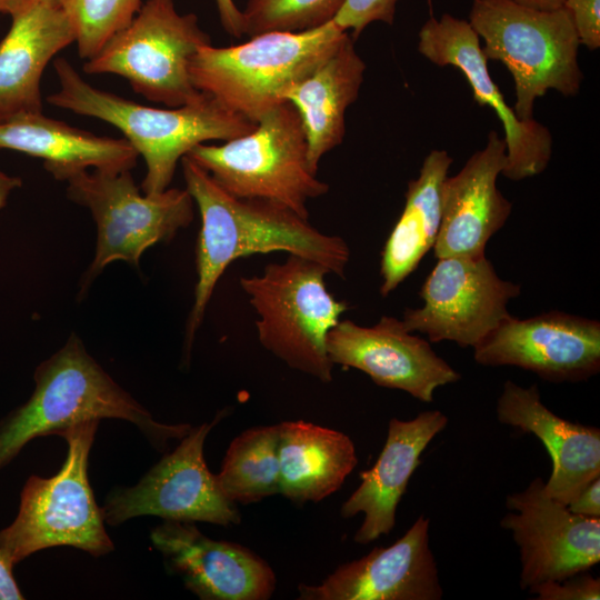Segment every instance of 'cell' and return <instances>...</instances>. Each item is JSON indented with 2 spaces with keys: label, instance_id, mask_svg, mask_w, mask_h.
I'll return each instance as SVG.
<instances>
[{
  "label": "cell",
  "instance_id": "obj_36",
  "mask_svg": "<svg viewBox=\"0 0 600 600\" xmlns=\"http://www.w3.org/2000/svg\"><path fill=\"white\" fill-rule=\"evenodd\" d=\"M22 186V180L0 170V210L7 206L11 193Z\"/></svg>",
  "mask_w": 600,
  "mask_h": 600
},
{
  "label": "cell",
  "instance_id": "obj_39",
  "mask_svg": "<svg viewBox=\"0 0 600 600\" xmlns=\"http://www.w3.org/2000/svg\"><path fill=\"white\" fill-rule=\"evenodd\" d=\"M38 2L53 6V7H62L66 0H36Z\"/></svg>",
  "mask_w": 600,
  "mask_h": 600
},
{
  "label": "cell",
  "instance_id": "obj_30",
  "mask_svg": "<svg viewBox=\"0 0 600 600\" xmlns=\"http://www.w3.org/2000/svg\"><path fill=\"white\" fill-rule=\"evenodd\" d=\"M398 0H344L333 22L356 40L373 22L392 24Z\"/></svg>",
  "mask_w": 600,
  "mask_h": 600
},
{
  "label": "cell",
  "instance_id": "obj_20",
  "mask_svg": "<svg viewBox=\"0 0 600 600\" xmlns=\"http://www.w3.org/2000/svg\"><path fill=\"white\" fill-rule=\"evenodd\" d=\"M496 412L502 424L532 433L544 444L552 462L543 484L549 497L568 504L586 484L600 477V429L553 413L541 401L537 384L524 388L507 380Z\"/></svg>",
  "mask_w": 600,
  "mask_h": 600
},
{
  "label": "cell",
  "instance_id": "obj_31",
  "mask_svg": "<svg viewBox=\"0 0 600 600\" xmlns=\"http://www.w3.org/2000/svg\"><path fill=\"white\" fill-rule=\"evenodd\" d=\"M529 591L539 600H599L600 579L584 571L561 581L542 583Z\"/></svg>",
  "mask_w": 600,
  "mask_h": 600
},
{
  "label": "cell",
  "instance_id": "obj_21",
  "mask_svg": "<svg viewBox=\"0 0 600 600\" xmlns=\"http://www.w3.org/2000/svg\"><path fill=\"white\" fill-rule=\"evenodd\" d=\"M447 423L448 418L439 410L423 411L411 420L389 421L387 439L376 463L360 472L359 487L341 507L342 518L364 514L354 542L370 543L393 529L398 504L422 452Z\"/></svg>",
  "mask_w": 600,
  "mask_h": 600
},
{
  "label": "cell",
  "instance_id": "obj_35",
  "mask_svg": "<svg viewBox=\"0 0 600 600\" xmlns=\"http://www.w3.org/2000/svg\"><path fill=\"white\" fill-rule=\"evenodd\" d=\"M12 570L13 566L0 552V600H21L24 598Z\"/></svg>",
  "mask_w": 600,
  "mask_h": 600
},
{
  "label": "cell",
  "instance_id": "obj_11",
  "mask_svg": "<svg viewBox=\"0 0 600 600\" xmlns=\"http://www.w3.org/2000/svg\"><path fill=\"white\" fill-rule=\"evenodd\" d=\"M217 420L192 427L136 486L111 490L101 508L104 521L118 526L136 517L156 516L222 527L239 524L236 503L223 494L203 457L206 438Z\"/></svg>",
  "mask_w": 600,
  "mask_h": 600
},
{
  "label": "cell",
  "instance_id": "obj_3",
  "mask_svg": "<svg viewBox=\"0 0 600 600\" xmlns=\"http://www.w3.org/2000/svg\"><path fill=\"white\" fill-rule=\"evenodd\" d=\"M53 68L60 88L47 98L48 102L97 118L121 131L144 160L146 174L141 183L144 194L167 190L178 162L196 146L210 140L228 141L256 126L206 93L180 107L154 108L92 87L63 58H57Z\"/></svg>",
  "mask_w": 600,
  "mask_h": 600
},
{
  "label": "cell",
  "instance_id": "obj_38",
  "mask_svg": "<svg viewBox=\"0 0 600 600\" xmlns=\"http://www.w3.org/2000/svg\"><path fill=\"white\" fill-rule=\"evenodd\" d=\"M34 0H0V13L13 16Z\"/></svg>",
  "mask_w": 600,
  "mask_h": 600
},
{
  "label": "cell",
  "instance_id": "obj_32",
  "mask_svg": "<svg viewBox=\"0 0 600 600\" xmlns=\"http://www.w3.org/2000/svg\"><path fill=\"white\" fill-rule=\"evenodd\" d=\"M580 44L590 50L600 47V0H564Z\"/></svg>",
  "mask_w": 600,
  "mask_h": 600
},
{
  "label": "cell",
  "instance_id": "obj_25",
  "mask_svg": "<svg viewBox=\"0 0 600 600\" xmlns=\"http://www.w3.org/2000/svg\"><path fill=\"white\" fill-rule=\"evenodd\" d=\"M278 426L280 493L303 503L319 502L338 491L358 463L352 440L302 420Z\"/></svg>",
  "mask_w": 600,
  "mask_h": 600
},
{
  "label": "cell",
  "instance_id": "obj_19",
  "mask_svg": "<svg viewBox=\"0 0 600 600\" xmlns=\"http://www.w3.org/2000/svg\"><path fill=\"white\" fill-rule=\"evenodd\" d=\"M507 163L506 142L494 130L441 191V223L433 246L437 259L486 256L488 241L508 221L512 203L497 187Z\"/></svg>",
  "mask_w": 600,
  "mask_h": 600
},
{
  "label": "cell",
  "instance_id": "obj_16",
  "mask_svg": "<svg viewBox=\"0 0 600 600\" xmlns=\"http://www.w3.org/2000/svg\"><path fill=\"white\" fill-rule=\"evenodd\" d=\"M333 364L358 369L384 388L402 390L422 402L461 376L439 357L429 341L412 334L403 321L383 316L370 327L339 321L327 336Z\"/></svg>",
  "mask_w": 600,
  "mask_h": 600
},
{
  "label": "cell",
  "instance_id": "obj_26",
  "mask_svg": "<svg viewBox=\"0 0 600 600\" xmlns=\"http://www.w3.org/2000/svg\"><path fill=\"white\" fill-rule=\"evenodd\" d=\"M452 161L446 150H431L418 178L408 182L404 208L381 252L382 297L393 292L433 248L441 223L442 186Z\"/></svg>",
  "mask_w": 600,
  "mask_h": 600
},
{
  "label": "cell",
  "instance_id": "obj_23",
  "mask_svg": "<svg viewBox=\"0 0 600 600\" xmlns=\"http://www.w3.org/2000/svg\"><path fill=\"white\" fill-rule=\"evenodd\" d=\"M354 41L348 33L333 52L282 94L301 120L309 166L316 173L321 158L343 141L347 110L364 79L366 63Z\"/></svg>",
  "mask_w": 600,
  "mask_h": 600
},
{
  "label": "cell",
  "instance_id": "obj_7",
  "mask_svg": "<svg viewBox=\"0 0 600 600\" xmlns=\"http://www.w3.org/2000/svg\"><path fill=\"white\" fill-rule=\"evenodd\" d=\"M187 156L229 194L278 203L304 219L308 200L329 191L309 166L301 120L287 101L267 111L248 133L218 146L198 144Z\"/></svg>",
  "mask_w": 600,
  "mask_h": 600
},
{
  "label": "cell",
  "instance_id": "obj_24",
  "mask_svg": "<svg viewBox=\"0 0 600 600\" xmlns=\"http://www.w3.org/2000/svg\"><path fill=\"white\" fill-rule=\"evenodd\" d=\"M0 149L42 159L46 170L60 181L89 168L110 172L131 170L139 157L124 138L96 136L42 112L0 123Z\"/></svg>",
  "mask_w": 600,
  "mask_h": 600
},
{
  "label": "cell",
  "instance_id": "obj_27",
  "mask_svg": "<svg viewBox=\"0 0 600 600\" xmlns=\"http://www.w3.org/2000/svg\"><path fill=\"white\" fill-rule=\"evenodd\" d=\"M279 426L250 428L230 443L216 474L232 502L252 503L280 493Z\"/></svg>",
  "mask_w": 600,
  "mask_h": 600
},
{
  "label": "cell",
  "instance_id": "obj_17",
  "mask_svg": "<svg viewBox=\"0 0 600 600\" xmlns=\"http://www.w3.org/2000/svg\"><path fill=\"white\" fill-rule=\"evenodd\" d=\"M150 539L167 567L202 600H267L274 592L276 574L262 558L208 538L193 522L164 520Z\"/></svg>",
  "mask_w": 600,
  "mask_h": 600
},
{
  "label": "cell",
  "instance_id": "obj_1",
  "mask_svg": "<svg viewBox=\"0 0 600 600\" xmlns=\"http://www.w3.org/2000/svg\"><path fill=\"white\" fill-rule=\"evenodd\" d=\"M180 162L186 189L201 217L196 248L198 281L186 328V357L218 280L236 259L286 251L344 278L350 249L341 237L319 231L309 219L281 204L229 194L188 156Z\"/></svg>",
  "mask_w": 600,
  "mask_h": 600
},
{
  "label": "cell",
  "instance_id": "obj_5",
  "mask_svg": "<svg viewBox=\"0 0 600 600\" xmlns=\"http://www.w3.org/2000/svg\"><path fill=\"white\" fill-rule=\"evenodd\" d=\"M468 22L483 40L486 58L502 62L511 73L518 119H533L534 102L548 90L579 93L581 44L563 7L547 11L512 0H471Z\"/></svg>",
  "mask_w": 600,
  "mask_h": 600
},
{
  "label": "cell",
  "instance_id": "obj_28",
  "mask_svg": "<svg viewBox=\"0 0 600 600\" xmlns=\"http://www.w3.org/2000/svg\"><path fill=\"white\" fill-rule=\"evenodd\" d=\"M141 4V0H66L62 8L73 26L79 56L87 61L98 54Z\"/></svg>",
  "mask_w": 600,
  "mask_h": 600
},
{
  "label": "cell",
  "instance_id": "obj_15",
  "mask_svg": "<svg viewBox=\"0 0 600 600\" xmlns=\"http://www.w3.org/2000/svg\"><path fill=\"white\" fill-rule=\"evenodd\" d=\"M418 51L438 67L459 69L480 106L490 107L502 123L507 163L501 174L520 181L544 171L552 156L550 130L534 119L520 120L503 99L488 70L480 39L468 20L450 13L430 17L418 34Z\"/></svg>",
  "mask_w": 600,
  "mask_h": 600
},
{
  "label": "cell",
  "instance_id": "obj_10",
  "mask_svg": "<svg viewBox=\"0 0 600 600\" xmlns=\"http://www.w3.org/2000/svg\"><path fill=\"white\" fill-rule=\"evenodd\" d=\"M211 39L194 13H180L173 0H147L131 22L83 64L91 74L124 78L132 89L167 107L202 96L190 77V62Z\"/></svg>",
  "mask_w": 600,
  "mask_h": 600
},
{
  "label": "cell",
  "instance_id": "obj_22",
  "mask_svg": "<svg viewBox=\"0 0 600 600\" xmlns=\"http://www.w3.org/2000/svg\"><path fill=\"white\" fill-rule=\"evenodd\" d=\"M11 19L0 42V123L42 112L43 71L58 52L76 41L62 7L34 0Z\"/></svg>",
  "mask_w": 600,
  "mask_h": 600
},
{
  "label": "cell",
  "instance_id": "obj_34",
  "mask_svg": "<svg viewBox=\"0 0 600 600\" xmlns=\"http://www.w3.org/2000/svg\"><path fill=\"white\" fill-rule=\"evenodd\" d=\"M220 23L224 31L232 37L240 38L243 33L242 11L233 0H214Z\"/></svg>",
  "mask_w": 600,
  "mask_h": 600
},
{
  "label": "cell",
  "instance_id": "obj_8",
  "mask_svg": "<svg viewBox=\"0 0 600 600\" xmlns=\"http://www.w3.org/2000/svg\"><path fill=\"white\" fill-rule=\"evenodd\" d=\"M323 266L289 254L240 284L254 309L260 343L289 367L322 382L332 380L327 336L348 310L327 289Z\"/></svg>",
  "mask_w": 600,
  "mask_h": 600
},
{
  "label": "cell",
  "instance_id": "obj_29",
  "mask_svg": "<svg viewBox=\"0 0 600 600\" xmlns=\"http://www.w3.org/2000/svg\"><path fill=\"white\" fill-rule=\"evenodd\" d=\"M344 0H247L243 33L302 31L332 21Z\"/></svg>",
  "mask_w": 600,
  "mask_h": 600
},
{
  "label": "cell",
  "instance_id": "obj_14",
  "mask_svg": "<svg viewBox=\"0 0 600 600\" xmlns=\"http://www.w3.org/2000/svg\"><path fill=\"white\" fill-rule=\"evenodd\" d=\"M477 363L512 366L550 382L586 381L600 371V322L551 310L506 318L473 348Z\"/></svg>",
  "mask_w": 600,
  "mask_h": 600
},
{
  "label": "cell",
  "instance_id": "obj_18",
  "mask_svg": "<svg viewBox=\"0 0 600 600\" xmlns=\"http://www.w3.org/2000/svg\"><path fill=\"white\" fill-rule=\"evenodd\" d=\"M429 518L420 516L393 544L338 567L320 584H299L300 600H439Z\"/></svg>",
  "mask_w": 600,
  "mask_h": 600
},
{
  "label": "cell",
  "instance_id": "obj_13",
  "mask_svg": "<svg viewBox=\"0 0 600 600\" xmlns=\"http://www.w3.org/2000/svg\"><path fill=\"white\" fill-rule=\"evenodd\" d=\"M544 481L506 498L509 512L501 527L511 531L520 550V587L532 589L588 571L600 561V518L571 512L549 497Z\"/></svg>",
  "mask_w": 600,
  "mask_h": 600
},
{
  "label": "cell",
  "instance_id": "obj_9",
  "mask_svg": "<svg viewBox=\"0 0 600 600\" xmlns=\"http://www.w3.org/2000/svg\"><path fill=\"white\" fill-rule=\"evenodd\" d=\"M66 182L68 198L89 209L98 231L94 258L80 281L81 296L108 264L122 260L139 267L147 249L170 241L193 220L194 201L187 189L141 194L130 170L86 169Z\"/></svg>",
  "mask_w": 600,
  "mask_h": 600
},
{
  "label": "cell",
  "instance_id": "obj_33",
  "mask_svg": "<svg viewBox=\"0 0 600 600\" xmlns=\"http://www.w3.org/2000/svg\"><path fill=\"white\" fill-rule=\"evenodd\" d=\"M568 509L587 518H600V477L586 484L567 504Z\"/></svg>",
  "mask_w": 600,
  "mask_h": 600
},
{
  "label": "cell",
  "instance_id": "obj_37",
  "mask_svg": "<svg viewBox=\"0 0 600 600\" xmlns=\"http://www.w3.org/2000/svg\"><path fill=\"white\" fill-rule=\"evenodd\" d=\"M519 4L539 10H557L563 7L564 0H512Z\"/></svg>",
  "mask_w": 600,
  "mask_h": 600
},
{
  "label": "cell",
  "instance_id": "obj_2",
  "mask_svg": "<svg viewBox=\"0 0 600 600\" xmlns=\"http://www.w3.org/2000/svg\"><path fill=\"white\" fill-rule=\"evenodd\" d=\"M30 398L0 421V470L31 440L56 434L73 424L101 419L133 423L158 450L182 439L190 424H164L120 387L72 333L34 371Z\"/></svg>",
  "mask_w": 600,
  "mask_h": 600
},
{
  "label": "cell",
  "instance_id": "obj_12",
  "mask_svg": "<svg viewBox=\"0 0 600 600\" xmlns=\"http://www.w3.org/2000/svg\"><path fill=\"white\" fill-rule=\"evenodd\" d=\"M520 284L498 276L486 257H444L420 288V308H407L402 321L430 342L453 341L474 348L506 318Z\"/></svg>",
  "mask_w": 600,
  "mask_h": 600
},
{
  "label": "cell",
  "instance_id": "obj_6",
  "mask_svg": "<svg viewBox=\"0 0 600 600\" xmlns=\"http://www.w3.org/2000/svg\"><path fill=\"white\" fill-rule=\"evenodd\" d=\"M98 426L99 420H89L57 432L68 444L61 469L26 481L17 517L0 530V552L13 567L50 547L70 546L94 557L113 550L88 478Z\"/></svg>",
  "mask_w": 600,
  "mask_h": 600
},
{
  "label": "cell",
  "instance_id": "obj_4",
  "mask_svg": "<svg viewBox=\"0 0 600 600\" xmlns=\"http://www.w3.org/2000/svg\"><path fill=\"white\" fill-rule=\"evenodd\" d=\"M348 33L332 20L302 31L256 34L236 46L208 44L191 59V81L198 91L256 123Z\"/></svg>",
  "mask_w": 600,
  "mask_h": 600
}]
</instances>
